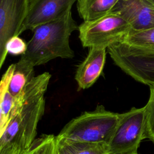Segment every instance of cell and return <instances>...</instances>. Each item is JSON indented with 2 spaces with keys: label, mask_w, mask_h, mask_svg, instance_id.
I'll list each match as a JSON object with an SVG mask.
<instances>
[{
  "label": "cell",
  "mask_w": 154,
  "mask_h": 154,
  "mask_svg": "<svg viewBox=\"0 0 154 154\" xmlns=\"http://www.w3.org/2000/svg\"><path fill=\"white\" fill-rule=\"evenodd\" d=\"M144 107L132 108L120 114V119L108 144L109 154H134L145 138Z\"/></svg>",
  "instance_id": "cell-5"
},
{
  "label": "cell",
  "mask_w": 154,
  "mask_h": 154,
  "mask_svg": "<svg viewBox=\"0 0 154 154\" xmlns=\"http://www.w3.org/2000/svg\"><path fill=\"white\" fill-rule=\"evenodd\" d=\"M55 137L53 135H43L35 139L27 149L19 154H55Z\"/></svg>",
  "instance_id": "cell-15"
},
{
  "label": "cell",
  "mask_w": 154,
  "mask_h": 154,
  "mask_svg": "<svg viewBox=\"0 0 154 154\" xmlns=\"http://www.w3.org/2000/svg\"><path fill=\"white\" fill-rule=\"evenodd\" d=\"M78 0H29L28 12L20 34L37 26L55 20L69 10Z\"/></svg>",
  "instance_id": "cell-8"
},
{
  "label": "cell",
  "mask_w": 154,
  "mask_h": 154,
  "mask_svg": "<svg viewBox=\"0 0 154 154\" xmlns=\"http://www.w3.org/2000/svg\"><path fill=\"white\" fill-rule=\"evenodd\" d=\"M78 29L71 10L55 20L37 26L32 30L33 35L26 43V52L21 58L34 67L57 58H73L69 38L71 34Z\"/></svg>",
  "instance_id": "cell-1"
},
{
  "label": "cell",
  "mask_w": 154,
  "mask_h": 154,
  "mask_svg": "<svg viewBox=\"0 0 154 154\" xmlns=\"http://www.w3.org/2000/svg\"><path fill=\"white\" fill-rule=\"evenodd\" d=\"M112 12L123 17L132 31L154 28V5L148 0H120Z\"/></svg>",
  "instance_id": "cell-9"
},
{
  "label": "cell",
  "mask_w": 154,
  "mask_h": 154,
  "mask_svg": "<svg viewBox=\"0 0 154 154\" xmlns=\"http://www.w3.org/2000/svg\"><path fill=\"white\" fill-rule=\"evenodd\" d=\"M105 154H109V153H105Z\"/></svg>",
  "instance_id": "cell-21"
},
{
  "label": "cell",
  "mask_w": 154,
  "mask_h": 154,
  "mask_svg": "<svg viewBox=\"0 0 154 154\" xmlns=\"http://www.w3.org/2000/svg\"><path fill=\"white\" fill-rule=\"evenodd\" d=\"M120 114L98 105L70 121L57 136L73 140L108 144Z\"/></svg>",
  "instance_id": "cell-3"
},
{
  "label": "cell",
  "mask_w": 154,
  "mask_h": 154,
  "mask_svg": "<svg viewBox=\"0 0 154 154\" xmlns=\"http://www.w3.org/2000/svg\"><path fill=\"white\" fill-rule=\"evenodd\" d=\"M121 43L142 52L154 55V28L141 31L131 30Z\"/></svg>",
  "instance_id": "cell-14"
},
{
  "label": "cell",
  "mask_w": 154,
  "mask_h": 154,
  "mask_svg": "<svg viewBox=\"0 0 154 154\" xmlns=\"http://www.w3.org/2000/svg\"><path fill=\"white\" fill-rule=\"evenodd\" d=\"M134 154H138V153H134Z\"/></svg>",
  "instance_id": "cell-20"
},
{
  "label": "cell",
  "mask_w": 154,
  "mask_h": 154,
  "mask_svg": "<svg viewBox=\"0 0 154 154\" xmlns=\"http://www.w3.org/2000/svg\"><path fill=\"white\" fill-rule=\"evenodd\" d=\"M149 1H150L152 4L154 5V0H148Z\"/></svg>",
  "instance_id": "cell-19"
},
{
  "label": "cell",
  "mask_w": 154,
  "mask_h": 154,
  "mask_svg": "<svg viewBox=\"0 0 154 154\" xmlns=\"http://www.w3.org/2000/svg\"><path fill=\"white\" fill-rule=\"evenodd\" d=\"M78 29L84 48L106 49L122 42L131 26L120 14L111 12L94 20L84 21Z\"/></svg>",
  "instance_id": "cell-4"
},
{
  "label": "cell",
  "mask_w": 154,
  "mask_h": 154,
  "mask_svg": "<svg viewBox=\"0 0 154 154\" xmlns=\"http://www.w3.org/2000/svg\"><path fill=\"white\" fill-rule=\"evenodd\" d=\"M34 76V66L20 57L14 64V69L7 87V91L13 97H17Z\"/></svg>",
  "instance_id": "cell-13"
},
{
  "label": "cell",
  "mask_w": 154,
  "mask_h": 154,
  "mask_svg": "<svg viewBox=\"0 0 154 154\" xmlns=\"http://www.w3.org/2000/svg\"><path fill=\"white\" fill-rule=\"evenodd\" d=\"M20 98L22 105L10 120L0 137V147L11 145L23 151L35 139L37 125L45 110L44 95L22 91Z\"/></svg>",
  "instance_id": "cell-2"
},
{
  "label": "cell",
  "mask_w": 154,
  "mask_h": 154,
  "mask_svg": "<svg viewBox=\"0 0 154 154\" xmlns=\"http://www.w3.org/2000/svg\"><path fill=\"white\" fill-rule=\"evenodd\" d=\"M146 113L145 138L154 143V85L150 86V96L144 106Z\"/></svg>",
  "instance_id": "cell-16"
},
{
  "label": "cell",
  "mask_w": 154,
  "mask_h": 154,
  "mask_svg": "<svg viewBox=\"0 0 154 154\" xmlns=\"http://www.w3.org/2000/svg\"><path fill=\"white\" fill-rule=\"evenodd\" d=\"M120 0H78L77 10L84 21H91L112 11Z\"/></svg>",
  "instance_id": "cell-12"
},
{
  "label": "cell",
  "mask_w": 154,
  "mask_h": 154,
  "mask_svg": "<svg viewBox=\"0 0 154 154\" xmlns=\"http://www.w3.org/2000/svg\"><path fill=\"white\" fill-rule=\"evenodd\" d=\"M108 53L116 66L135 81L154 85V55L142 52L119 43L108 48Z\"/></svg>",
  "instance_id": "cell-6"
},
{
  "label": "cell",
  "mask_w": 154,
  "mask_h": 154,
  "mask_svg": "<svg viewBox=\"0 0 154 154\" xmlns=\"http://www.w3.org/2000/svg\"><path fill=\"white\" fill-rule=\"evenodd\" d=\"M22 152L18 147L11 145H5L0 147V154H19Z\"/></svg>",
  "instance_id": "cell-18"
},
{
  "label": "cell",
  "mask_w": 154,
  "mask_h": 154,
  "mask_svg": "<svg viewBox=\"0 0 154 154\" xmlns=\"http://www.w3.org/2000/svg\"><path fill=\"white\" fill-rule=\"evenodd\" d=\"M29 0H0V70L7 55L6 44L20 35Z\"/></svg>",
  "instance_id": "cell-7"
},
{
  "label": "cell",
  "mask_w": 154,
  "mask_h": 154,
  "mask_svg": "<svg viewBox=\"0 0 154 154\" xmlns=\"http://www.w3.org/2000/svg\"><path fill=\"white\" fill-rule=\"evenodd\" d=\"M106 49L91 48L84 61L78 66L75 78L78 90L91 87L102 73L106 61Z\"/></svg>",
  "instance_id": "cell-10"
},
{
  "label": "cell",
  "mask_w": 154,
  "mask_h": 154,
  "mask_svg": "<svg viewBox=\"0 0 154 154\" xmlns=\"http://www.w3.org/2000/svg\"><path fill=\"white\" fill-rule=\"evenodd\" d=\"M26 43L19 36L11 38L6 44V51L7 53L13 55H23L26 50Z\"/></svg>",
  "instance_id": "cell-17"
},
{
  "label": "cell",
  "mask_w": 154,
  "mask_h": 154,
  "mask_svg": "<svg viewBox=\"0 0 154 154\" xmlns=\"http://www.w3.org/2000/svg\"><path fill=\"white\" fill-rule=\"evenodd\" d=\"M108 145L55 137V154H105Z\"/></svg>",
  "instance_id": "cell-11"
}]
</instances>
